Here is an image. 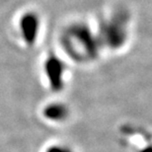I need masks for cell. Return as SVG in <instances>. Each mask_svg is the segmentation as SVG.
<instances>
[{"label":"cell","mask_w":152,"mask_h":152,"mask_svg":"<svg viewBox=\"0 0 152 152\" xmlns=\"http://www.w3.org/2000/svg\"><path fill=\"white\" fill-rule=\"evenodd\" d=\"M45 152H72V150L68 146H66V145L54 144L48 147Z\"/></svg>","instance_id":"cell-4"},{"label":"cell","mask_w":152,"mask_h":152,"mask_svg":"<svg viewBox=\"0 0 152 152\" xmlns=\"http://www.w3.org/2000/svg\"><path fill=\"white\" fill-rule=\"evenodd\" d=\"M45 74L48 85L54 92L61 91L63 88L64 66L56 56H50L45 62Z\"/></svg>","instance_id":"cell-1"},{"label":"cell","mask_w":152,"mask_h":152,"mask_svg":"<svg viewBox=\"0 0 152 152\" xmlns=\"http://www.w3.org/2000/svg\"><path fill=\"white\" fill-rule=\"evenodd\" d=\"M42 115L48 121H62L68 115V109L61 103H51L47 105L42 110Z\"/></svg>","instance_id":"cell-3"},{"label":"cell","mask_w":152,"mask_h":152,"mask_svg":"<svg viewBox=\"0 0 152 152\" xmlns=\"http://www.w3.org/2000/svg\"><path fill=\"white\" fill-rule=\"evenodd\" d=\"M19 30L24 42L29 47H32L36 42L38 37V17L33 13H26L22 15L19 20Z\"/></svg>","instance_id":"cell-2"}]
</instances>
